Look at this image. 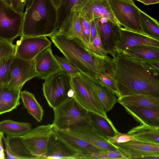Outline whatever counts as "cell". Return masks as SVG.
<instances>
[{"label":"cell","instance_id":"cell-1","mask_svg":"<svg viewBox=\"0 0 159 159\" xmlns=\"http://www.w3.org/2000/svg\"><path fill=\"white\" fill-rule=\"evenodd\" d=\"M110 55L106 71L115 82L119 98L141 94L159 98V73L122 52Z\"/></svg>","mask_w":159,"mask_h":159},{"label":"cell","instance_id":"cell-2","mask_svg":"<svg viewBox=\"0 0 159 159\" xmlns=\"http://www.w3.org/2000/svg\"><path fill=\"white\" fill-rule=\"evenodd\" d=\"M65 58L81 73L95 80L106 71L110 59L103 57L90 52L77 38H71L55 33L49 36Z\"/></svg>","mask_w":159,"mask_h":159},{"label":"cell","instance_id":"cell-3","mask_svg":"<svg viewBox=\"0 0 159 159\" xmlns=\"http://www.w3.org/2000/svg\"><path fill=\"white\" fill-rule=\"evenodd\" d=\"M56 10L50 0H34L23 15L20 37L49 36L57 30Z\"/></svg>","mask_w":159,"mask_h":159},{"label":"cell","instance_id":"cell-4","mask_svg":"<svg viewBox=\"0 0 159 159\" xmlns=\"http://www.w3.org/2000/svg\"><path fill=\"white\" fill-rule=\"evenodd\" d=\"M54 118L52 125L61 130L71 129L90 124L88 111L73 97H68L53 108Z\"/></svg>","mask_w":159,"mask_h":159},{"label":"cell","instance_id":"cell-5","mask_svg":"<svg viewBox=\"0 0 159 159\" xmlns=\"http://www.w3.org/2000/svg\"><path fill=\"white\" fill-rule=\"evenodd\" d=\"M71 77L73 98L88 111L108 118L107 112L93 87L92 79L81 73Z\"/></svg>","mask_w":159,"mask_h":159},{"label":"cell","instance_id":"cell-6","mask_svg":"<svg viewBox=\"0 0 159 159\" xmlns=\"http://www.w3.org/2000/svg\"><path fill=\"white\" fill-rule=\"evenodd\" d=\"M43 96L49 107L53 108L68 97H73L71 77L63 70L51 75L43 84Z\"/></svg>","mask_w":159,"mask_h":159},{"label":"cell","instance_id":"cell-7","mask_svg":"<svg viewBox=\"0 0 159 159\" xmlns=\"http://www.w3.org/2000/svg\"><path fill=\"white\" fill-rule=\"evenodd\" d=\"M112 13L119 24L124 28L143 34L140 9L133 0H107Z\"/></svg>","mask_w":159,"mask_h":159},{"label":"cell","instance_id":"cell-8","mask_svg":"<svg viewBox=\"0 0 159 159\" xmlns=\"http://www.w3.org/2000/svg\"><path fill=\"white\" fill-rule=\"evenodd\" d=\"M23 15L0 0V39L12 43L20 36Z\"/></svg>","mask_w":159,"mask_h":159},{"label":"cell","instance_id":"cell-9","mask_svg":"<svg viewBox=\"0 0 159 159\" xmlns=\"http://www.w3.org/2000/svg\"><path fill=\"white\" fill-rule=\"evenodd\" d=\"M71 11L77 12L80 17L90 21L105 18L121 27L115 18L107 0H78Z\"/></svg>","mask_w":159,"mask_h":159},{"label":"cell","instance_id":"cell-10","mask_svg":"<svg viewBox=\"0 0 159 159\" xmlns=\"http://www.w3.org/2000/svg\"><path fill=\"white\" fill-rule=\"evenodd\" d=\"M52 124L38 126L21 136L26 148L38 159H43L49 138L53 131Z\"/></svg>","mask_w":159,"mask_h":159},{"label":"cell","instance_id":"cell-11","mask_svg":"<svg viewBox=\"0 0 159 159\" xmlns=\"http://www.w3.org/2000/svg\"><path fill=\"white\" fill-rule=\"evenodd\" d=\"M10 70V79L8 84L13 89L21 90L26 82L37 77L34 59L26 60L14 56Z\"/></svg>","mask_w":159,"mask_h":159},{"label":"cell","instance_id":"cell-12","mask_svg":"<svg viewBox=\"0 0 159 159\" xmlns=\"http://www.w3.org/2000/svg\"><path fill=\"white\" fill-rule=\"evenodd\" d=\"M52 44L46 36L21 37L15 45V56L31 60Z\"/></svg>","mask_w":159,"mask_h":159},{"label":"cell","instance_id":"cell-13","mask_svg":"<svg viewBox=\"0 0 159 159\" xmlns=\"http://www.w3.org/2000/svg\"><path fill=\"white\" fill-rule=\"evenodd\" d=\"M56 135L78 156L79 159H89L93 153L104 151L66 131L54 128Z\"/></svg>","mask_w":159,"mask_h":159},{"label":"cell","instance_id":"cell-14","mask_svg":"<svg viewBox=\"0 0 159 159\" xmlns=\"http://www.w3.org/2000/svg\"><path fill=\"white\" fill-rule=\"evenodd\" d=\"M94 20L102 47L106 52L110 54L115 52L120 27L105 18H99Z\"/></svg>","mask_w":159,"mask_h":159},{"label":"cell","instance_id":"cell-15","mask_svg":"<svg viewBox=\"0 0 159 159\" xmlns=\"http://www.w3.org/2000/svg\"><path fill=\"white\" fill-rule=\"evenodd\" d=\"M120 36L115 51L121 52L127 48L139 46L147 45L159 47V40L145 35L119 28Z\"/></svg>","mask_w":159,"mask_h":159},{"label":"cell","instance_id":"cell-16","mask_svg":"<svg viewBox=\"0 0 159 159\" xmlns=\"http://www.w3.org/2000/svg\"><path fill=\"white\" fill-rule=\"evenodd\" d=\"M117 146L127 153L131 159H159V144L135 140Z\"/></svg>","mask_w":159,"mask_h":159},{"label":"cell","instance_id":"cell-17","mask_svg":"<svg viewBox=\"0 0 159 159\" xmlns=\"http://www.w3.org/2000/svg\"><path fill=\"white\" fill-rule=\"evenodd\" d=\"M34 59L37 77L42 80L63 70L53 55L51 46L43 50Z\"/></svg>","mask_w":159,"mask_h":159},{"label":"cell","instance_id":"cell-18","mask_svg":"<svg viewBox=\"0 0 159 159\" xmlns=\"http://www.w3.org/2000/svg\"><path fill=\"white\" fill-rule=\"evenodd\" d=\"M72 134L105 151H113L119 148L109 143L107 139L96 132L90 124L66 130Z\"/></svg>","mask_w":159,"mask_h":159},{"label":"cell","instance_id":"cell-19","mask_svg":"<svg viewBox=\"0 0 159 159\" xmlns=\"http://www.w3.org/2000/svg\"><path fill=\"white\" fill-rule=\"evenodd\" d=\"M55 33L63 34L70 38L78 39L89 49V43L82 32L80 16L77 12L71 11L61 22Z\"/></svg>","mask_w":159,"mask_h":159},{"label":"cell","instance_id":"cell-20","mask_svg":"<svg viewBox=\"0 0 159 159\" xmlns=\"http://www.w3.org/2000/svg\"><path fill=\"white\" fill-rule=\"evenodd\" d=\"M122 106L140 124L159 126V109L140 106Z\"/></svg>","mask_w":159,"mask_h":159},{"label":"cell","instance_id":"cell-21","mask_svg":"<svg viewBox=\"0 0 159 159\" xmlns=\"http://www.w3.org/2000/svg\"><path fill=\"white\" fill-rule=\"evenodd\" d=\"M43 159H79L76 154L56 135L54 131L51 134L47 152Z\"/></svg>","mask_w":159,"mask_h":159},{"label":"cell","instance_id":"cell-22","mask_svg":"<svg viewBox=\"0 0 159 159\" xmlns=\"http://www.w3.org/2000/svg\"><path fill=\"white\" fill-rule=\"evenodd\" d=\"M3 140L8 157L15 159H36L38 158L29 151L20 136L7 135Z\"/></svg>","mask_w":159,"mask_h":159},{"label":"cell","instance_id":"cell-23","mask_svg":"<svg viewBox=\"0 0 159 159\" xmlns=\"http://www.w3.org/2000/svg\"><path fill=\"white\" fill-rule=\"evenodd\" d=\"M20 91L7 83L0 84V115L11 111L20 104Z\"/></svg>","mask_w":159,"mask_h":159},{"label":"cell","instance_id":"cell-24","mask_svg":"<svg viewBox=\"0 0 159 159\" xmlns=\"http://www.w3.org/2000/svg\"><path fill=\"white\" fill-rule=\"evenodd\" d=\"M91 126L98 133L107 139L119 132L111 120L95 113L88 111Z\"/></svg>","mask_w":159,"mask_h":159},{"label":"cell","instance_id":"cell-25","mask_svg":"<svg viewBox=\"0 0 159 159\" xmlns=\"http://www.w3.org/2000/svg\"><path fill=\"white\" fill-rule=\"evenodd\" d=\"M127 134L139 141L159 144V126L140 124L132 129Z\"/></svg>","mask_w":159,"mask_h":159},{"label":"cell","instance_id":"cell-26","mask_svg":"<svg viewBox=\"0 0 159 159\" xmlns=\"http://www.w3.org/2000/svg\"><path fill=\"white\" fill-rule=\"evenodd\" d=\"M119 52H122L136 60L159 59V47L155 46H135Z\"/></svg>","mask_w":159,"mask_h":159},{"label":"cell","instance_id":"cell-27","mask_svg":"<svg viewBox=\"0 0 159 159\" xmlns=\"http://www.w3.org/2000/svg\"><path fill=\"white\" fill-rule=\"evenodd\" d=\"M117 102L122 105L140 106L159 109V98L143 95H134L118 98Z\"/></svg>","mask_w":159,"mask_h":159},{"label":"cell","instance_id":"cell-28","mask_svg":"<svg viewBox=\"0 0 159 159\" xmlns=\"http://www.w3.org/2000/svg\"><path fill=\"white\" fill-rule=\"evenodd\" d=\"M20 98L28 112L37 121L41 122L44 115V110L34 95L25 90L20 91Z\"/></svg>","mask_w":159,"mask_h":159},{"label":"cell","instance_id":"cell-29","mask_svg":"<svg viewBox=\"0 0 159 159\" xmlns=\"http://www.w3.org/2000/svg\"><path fill=\"white\" fill-rule=\"evenodd\" d=\"M93 87L106 111L111 110L117 101L116 95L107 87L101 84L98 80L92 79Z\"/></svg>","mask_w":159,"mask_h":159},{"label":"cell","instance_id":"cell-30","mask_svg":"<svg viewBox=\"0 0 159 159\" xmlns=\"http://www.w3.org/2000/svg\"><path fill=\"white\" fill-rule=\"evenodd\" d=\"M32 125L27 122H19L10 120L0 122V131L7 136H23L31 129Z\"/></svg>","mask_w":159,"mask_h":159},{"label":"cell","instance_id":"cell-31","mask_svg":"<svg viewBox=\"0 0 159 159\" xmlns=\"http://www.w3.org/2000/svg\"><path fill=\"white\" fill-rule=\"evenodd\" d=\"M140 15L143 34L159 40V24L158 21L141 10H140Z\"/></svg>","mask_w":159,"mask_h":159},{"label":"cell","instance_id":"cell-32","mask_svg":"<svg viewBox=\"0 0 159 159\" xmlns=\"http://www.w3.org/2000/svg\"><path fill=\"white\" fill-rule=\"evenodd\" d=\"M90 159H130L131 158L124 150L119 148L115 151H102L93 153Z\"/></svg>","mask_w":159,"mask_h":159},{"label":"cell","instance_id":"cell-33","mask_svg":"<svg viewBox=\"0 0 159 159\" xmlns=\"http://www.w3.org/2000/svg\"><path fill=\"white\" fill-rule=\"evenodd\" d=\"M78 0H62L56 11V27L58 30L61 22L69 14Z\"/></svg>","mask_w":159,"mask_h":159},{"label":"cell","instance_id":"cell-34","mask_svg":"<svg viewBox=\"0 0 159 159\" xmlns=\"http://www.w3.org/2000/svg\"><path fill=\"white\" fill-rule=\"evenodd\" d=\"M14 56L0 60V84L9 83L10 79V65Z\"/></svg>","mask_w":159,"mask_h":159},{"label":"cell","instance_id":"cell-35","mask_svg":"<svg viewBox=\"0 0 159 159\" xmlns=\"http://www.w3.org/2000/svg\"><path fill=\"white\" fill-rule=\"evenodd\" d=\"M98 80L101 84L107 87L119 98L118 93L115 82L111 76L106 70L100 73L99 75Z\"/></svg>","mask_w":159,"mask_h":159},{"label":"cell","instance_id":"cell-36","mask_svg":"<svg viewBox=\"0 0 159 159\" xmlns=\"http://www.w3.org/2000/svg\"><path fill=\"white\" fill-rule=\"evenodd\" d=\"M16 45L12 43L0 39V60L15 56Z\"/></svg>","mask_w":159,"mask_h":159},{"label":"cell","instance_id":"cell-37","mask_svg":"<svg viewBox=\"0 0 159 159\" xmlns=\"http://www.w3.org/2000/svg\"><path fill=\"white\" fill-rule=\"evenodd\" d=\"M54 56L63 70L71 76L77 75L81 73L65 57H60L57 55H55Z\"/></svg>","mask_w":159,"mask_h":159},{"label":"cell","instance_id":"cell-38","mask_svg":"<svg viewBox=\"0 0 159 159\" xmlns=\"http://www.w3.org/2000/svg\"><path fill=\"white\" fill-rule=\"evenodd\" d=\"M89 49L94 54L103 57H109L102 45L100 38L97 33L93 41L89 44Z\"/></svg>","mask_w":159,"mask_h":159},{"label":"cell","instance_id":"cell-39","mask_svg":"<svg viewBox=\"0 0 159 159\" xmlns=\"http://www.w3.org/2000/svg\"><path fill=\"white\" fill-rule=\"evenodd\" d=\"M107 139L109 143L116 145L130 141L138 140L133 136L120 132L113 137L108 138Z\"/></svg>","mask_w":159,"mask_h":159},{"label":"cell","instance_id":"cell-40","mask_svg":"<svg viewBox=\"0 0 159 159\" xmlns=\"http://www.w3.org/2000/svg\"><path fill=\"white\" fill-rule=\"evenodd\" d=\"M81 29L84 35L89 43L91 21L80 17Z\"/></svg>","mask_w":159,"mask_h":159},{"label":"cell","instance_id":"cell-41","mask_svg":"<svg viewBox=\"0 0 159 159\" xmlns=\"http://www.w3.org/2000/svg\"><path fill=\"white\" fill-rule=\"evenodd\" d=\"M137 60L150 69L159 73V59Z\"/></svg>","mask_w":159,"mask_h":159},{"label":"cell","instance_id":"cell-42","mask_svg":"<svg viewBox=\"0 0 159 159\" xmlns=\"http://www.w3.org/2000/svg\"><path fill=\"white\" fill-rule=\"evenodd\" d=\"M26 2L27 0H11V7L19 13L23 14Z\"/></svg>","mask_w":159,"mask_h":159},{"label":"cell","instance_id":"cell-43","mask_svg":"<svg viewBox=\"0 0 159 159\" xmlns=\"http://www.w3.org/2000/svg\"><path fill=\"white\" fill-rule=\"evenodd\" d=\"M97 34V28L94 20H93L91 22L89 44L93 41L96 36Z\"/></svg>","mask_w":159,"mask_h":159},{"label":"cell","instance_id":"cell-44","mask_svg":"<svg viewBox=\"0 0 159 159\" xmlns=\"http://www.w3.org/2000/svg\"><path fill=\"white\" fill-rule=\"evenodd\" d=\"M4 138V133L0 131V159L5 158L2 143Z\"/></svg>","mask_w":159,"mask_h":159},{"label":"cell","instance_id":"cell-45","mask_svg":"<svg viewBox=\"0 0 159 159\" xmlns=\"http://www.w3.org/2000/svg\"><path fill=\"white\" fill-rule=\"evenodd\" d=\"M139 1L144 5H149L155 4L159 2V0H136Z\"/></svg>","mask_w":159,"mask_h":159},{"label":"cell","instance_id":"cell-46","mask_svg":"<svg viewBox=\"0 0 159 159\" xmlns=\"http://www.w3.org/2000/svg\"><path fill=\"white\" fill-rule=\"evenodd\" d=\"M56 11L59 7L62 0H50Z\"/></svg>","mask_w":159,"mask_h":159},{"label":"cell","instance_id":"cell-47","mask_svg":"<svg viewBox=\"0 0 159 159\" xmlns=\"http://www.w3.org/2000/svg\"><path fill=\"white\" fill-rule=\"evenodd\" d=\"M34 0H27L25 10L28 9L31 5Z\"/></svg>","mask_w":159,"mask_h":159},{"label":"cell","instance_id":"cell-48","mask_svg":"<svg viewBox=\"0 0 159 159\" xmlns=\"http://www.w3.org/2000/svg\"><path fill=\"white\" fill-rule=\"evenodd\" d=\"M3 1L8 5L11 6V0H3Z\"/></svg>","mask_w":159,"mask_h":159}]
</instances>
